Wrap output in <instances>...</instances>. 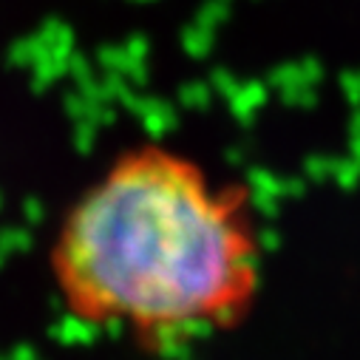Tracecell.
Masks as SVG:
<instances>
[{"label":"cell","instance_id":"1","mask_svg":"<svg viewBox=\"0 0 360 360\" xmlns=\"http://www.w3.org/2000/svg\"><path fill=\"white\" fill-rule=\"evenodd\" d=\"M264 244L244 188L167 145L128 148L65 210L51 244L63 309L82 326L167 352L238 326Z\"/></svg>","mask_w":360,"mask_h":360}]
</instances>
